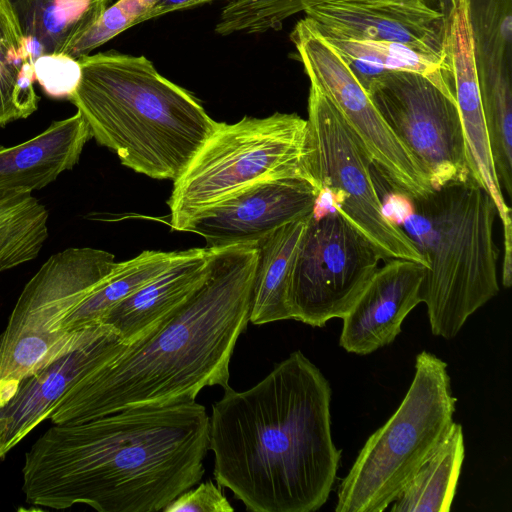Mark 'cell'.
Segmentation results:
<instances>
[{"mask_svg": "<svg viewBox=\"0 0 512 512\" xmlns=\"http://www.w3.org/2000/svg\"><path fill=\"white\" fill-rule=\"evenodd\" d=\"M210 417L195 400L49 428L25 455L27 503L156 512L205 474Z\"/></svg>", "mask_w": 512, "mask_h": 512, "instance_id": "cell-1", "label": "cell"}, {"mask_svg": "<svg viewBox=\"0 0 512 512\" xmlns=\"http://www.w3.org/2000/svg\"><path fill=\"white\" fill-rule=\"evenodd\" d=\"M257 260V243L211 248L201 283L70 388L51 411L52 423L188 402L205 387L228 388L231 357L249 322Z\"/></svg>", "mask_w": 512, "mask_h": 512, "instance_id": "cell-2", "label": "cell"}, {"mask_svg": "<svg viewBox=\"0 0 512 512\" xmlns=\"http://www.w3.org/2000/svg\"><path fill=\"white\" fill-rule=\"evenodd\" d=\"M331 386L300 350L253 387L213 404L214 477L253 512H313L329 499L341 450L331 434Z\"/></svg>", "mask_w": 512, "mask_h": 512, "instance_id": "cell-3", "label": "cell"}, {"mask_svg": "<svg viewBox=\"0 0 512 512\" xmlns=\"http://www.w3.org/2000/svg\"><path fill=\"white\" fill-rule=\"evenodd\" d=\"M79 62L81 79L68 100L91 137L137 173L177 179L218 122L143 55L110 50Z\"/></svg>", "mask_w": 512, "mask_h": 512, "instance_id": "cell-4", "label": "cell"}, {"mask_svg": "<svg viewBox=\"0 0 512 512\" xmlns=\"http://www.w3.org/2000/svg\"><path fill=\"white\" fill-rule=\"evenodd\" d=\"M373 174L385 215L427 262L420 295L431 331L452 339L500 290L496 204L473 175L415 197L391 186L377 171Z\"/></svg>", "mask_w": 512, "mask_h": 512, "instance_id": "cell-5", "label": "cell"}, {"mask_svg": "<svg viewBox=\"0 0 512 512\" xmlns=\"http://www.w3.org/2000/svg\"><path fill=\"white\" fill-rule=\"evenodd\" d=\"M311 158L308 122L296 113L218 122L173 181L167 201L170 226L183 231L198 213L265 180L304 178L317 187Z\"/></svg>", "mask_w": 512, "mask_h": 512, "instance_id": "cell-6", "label": "cell"}, {"mask_svg": "<svg viewBox=\"0 0 512 512\" xmlns=\"http://www.w3.org/2000/svg\"><path fill=\"white\" fill-rule=\"evenodd\" d=\"M457 399L447 363L421 351L401 404L365 442L338 486L336 512H382L447 435Z\"/></svg>", "mask_w": 512, "mask_h": 512, "instance_id": "cell-7", "label": "cell"}, {"mask_svg": "<svg viewBox=\"0 0 512 512\" xmlns=\"http://www.w3.org/2000/svg\"><path fill=\"white\" fill-rule=\"evenodd\" d=\"M115 256L90 247L51 255L24 286L0 334V369L22 381L102 333L68 341L60 329L71 311L116 265Z\"/></svg>", "mask_w": 512, "mask_h": 512, "instance_id": "cell-8", "label": "cell"}, {"mask_svg": "<svg viewBox=\"0 0 512 512\" xmlns=\"http://www.w3.org/2000/svg\"><path fill=\"white\" fill-rule=\"evenodd\" d=\"M307 111L317 204L340 214L382 259H408L427 268L410 238L385 215L368 154L334 103L312 83Z\"/></svg>", "mask_w": 512, "mask_h": 512, "instance_id": "cell-9", "label": "cell"}, {"mask_svg": "<svg viewBox=\"0 0 512 512\" xmlns=\"http://www.w3.org/2000/svg\"><path fill=\"white\" fill-rule=\"evenodd\" d=\"M381 255L340 214L315 207L291 275V319L324 327L343 318L378 269Z\"/></svg>", "mask_w": 512, "mask_h": 512, "instance_id": "cell-10", "label": "cell"}, {"mask_svg": "<svg viewBox=\"0 0 512 512\" xmlns=\"http://www.w3.org/2000/svg\"><path fill=\"white\" fill-rule=\"evenodd\" d=\"M366 91L422 165L433 189L473 175L455 98L425 76L406 71L385 73L373 79Z\"/></svg>", "mask_w": 512, "mask_h": 512, "instance_id": "cell-11", "label": "cell"}, {"mask_svg": "<svg viewBox=\"0 0 512 512\" xmlns=\"http://www.w3.org/2000/svg\"><path fill=\"white\" fill-rule=\"evenodd\" d=\"M290 40L310 83L334 103L376 171L408 195L417 197L431 192L433 188L422 165L390 129L345 60L314 24L306 17L299 20Z\"/></svg>", "mask_w": 512, "mask_h": 512, "instance_id": "cell-12", "label": "cell"}, {"mask_svg": "<svg viewBox=\"0 0 512 512\" xmlns=\"http://www.w3.org/2000/svg\"><path fill=\"white\" fill-rule=\"evenodd\" d=\"M319 189L304 178L256 183L195 215L183 228L208 248L256 244L291 221L313 213Z\"/></svg>", "mask_w": 512, "mask_h": 512, "instance_id": "cell-13", "label": "cell"}, {"mask_svg": "<svg viewBox=\"0 0 512 512\" xmlns=\"http://www.w3.org/2000/svg\"><path fill=\"white\" fill-rule=\"evenodd\" d=\"M304 12L324 37L395 42L445 53V14L426 0H327Z\"/></svg>", "mask_w": 512, "mask_h": 512, "instance_id": "cell-14", "label": "cell"}, {"mask_svg": "<svg viewBox=\"0 0 512 512\" xmlns=\"http://www.w3.org/2000/svg\"><path fill=\"white\" fill-rule=\"evenodd\" d=\"M444 46L452 69L453 88L473 176L494 200L504 231V247L512 246L511 208L497 179L483 114L474 57L470 0H449Z\"/></svg>", "mask_w": 512, "mask_h": 512, "instance_id": "cell-15", "label": "cell"}, {"mask_svg": "<svg viewBox=\"0 0 512 512\" xmlns=\"http://www.w3.org/2000/svg\"><path fill=\"white\" fill-rule=\"evenodd\" d=\"M125 345L109 326L79 348L24 379L0 407V461L49 415L63 395Z\"/></svg>", "mask_w": 512, "mask_h": 512, "instance_id": "cell-16", "label": "cell"}, {"mask_svg": "<svg viewBox=\"0 0 512 512\" xmlns=\"http://www.w3.org/2000/svg\"><path fill=\"white\" fill-rule=\"evenodd\" d=\"M426 267L413 260L388 259L378 268L342 318L339 345L367 355L391 344L406 316L421 303Z\"/></svg>", "mask_w": 512, "mask_h": 512, "instance_id": "cell-17", "label": "cell"}, {"mask_svg": "<svg viewBox=\"0 0 512 512\" xmlns=\"http://www.w3.org/2000/svg\"><path fill=\"white\" fill-rule=\"evenodd\" d=\"M90 130L80 112L52 122L20 144L0 146V194L39 190L79 161Z\"/></svg>", "mask_w": 512, "mask_h": 512, "instance_id": "cell-18", "label": "cell"}, {"mask_svg": "<svg viewBox=\"0 0 512 512\" xmlns=\"http://www.w3.org/2000/svg\"><path fill=\"white\" fill-rule=\"evenodd\" d=\"M211 248L184 250L158 276L109 309L101 322L130 344L182 302L203 280Z\"/></svg>", "mask_w": 512, "mask_h": 512, "instance_id": "cell-19", "label": "cell"}, {"mask_svg": "<svg viewBox=\"0 0 512 512\" xmlns=\"http://www.w3.org/2000/svg\"><path fill=\"white\" fill-rule=\"evenodd\" d=\"M310 216L286 223L257 242L258 260L249 314L252 324L291 319L288 303L291 275Z\"/></svg>", "mask_w": 512, "mask_h": 512, "instance_id": "cell-20", "label": "cell"}, {"mask_svg": "<svg viewBox=\"0 0 512 512\" xmlns=\"http://www.w3.org/2000/svg\"><path fill=\"white\" fill-rule=\"evenodd\" d=\"M324 38L339 52L365 90L373 79L385 73L406 71L425 76L455 98L446 51L437 54L395 42Z\"/></svg>", "mask_w": 512, "mask_h": 512, "instance_id": "cell-21", "label": "cell"}, {"mask_svg": "<svg viewBox=\"0 0 512 512\" xmlns=\"http://www.w3.org/2000/svg\"><path fill=\"white\" fill-rule=\"evenodd\" d=\"M183 251L146 250L130 260L117 262L67 316L60 335L73 340L87 328L102 323V317L109 309L162 273Z\"/></svg>", "mask_w": 512, "mask_h": 512, "instance_id": "cell-22", "label": "cell"}, {"mask_svg": "<svg viewBox=\"0 0 512 512\" xmlns=\"http://www.w3.org/2000/svg\"><path fill=\"white\" fill-rule=\"evenodd\" d=\"M36 57L62 53L101 16L111 0H11Z\"/></svg>", "mask_w": 512, "mask_h": 512, "instance_id": "cell-23", "label": "cell"}, {"mask_svg": "<svg viewBox=\"0 0 512 512\" xmlns=\"http://www.w3.org/2000/svg\"><path fill=\"white\" fill-rule=\"evenodd\" d=\"M465 458L462 426L447 435L393 502L391 512H447L451 508Z\"/></svg>", "mask_w": 512, "mask_h": 512, "instance_id": "cell-24", "label": "cell"}, {"mask_svg": "<svg viewBox=\"0 0 512 512\" xmlns=\"http://www.w3.org/2000/svg\"><path fill=\"white\" fill-rule=\"evenodd\" d=\"M512 0H470L479 86L512 82Z\"/></svg>", "mask_w": 512, "mask_h": 512, "instance_id": "cell-25", "label": "cell"}, {"mask_svg": "<svg viewBox=\"0 0 512 512\" xmlns=\"http://www.w3.org/2000/svg\"><path fill=\"white\" fill-rule=\"evenodd\" d=\"M33 62L27 43L17 48L0 30V128L37 110Z\"/></svg>", "mask_w": 512, "mask_h": 512, "instance_id": "cell-26", "label": "cell"}, {"mask_svg": "<svg viewBox=\"0 0 512 512\" xmlns=\"http://www.w3.org/2000/svg\"><path fill=\"white\" fill-rule=\"evenodd\" d=\"M215 26L220 35L279 30L296 13L327 0H227Z\"/></svg>", "mask_w": 512, "mask_h": 512, "instance_id": "cell-27", "label": "cell"}, {"mask_svg": "<svg viewBox=\"0 0 512 512\" xmlns=\"http://www.w3.org/2000/svg\"><path fill=\"white\" fill-rule=\"evenodd\" d=\"M156 0H118L62 53L79 59L128 28L144 22Z\"/></svg>", "mask_w": 512, "mask_h": 512, "instance_id": "cell-28", "label": "cell"}, {"mask_svg": "<svg viewBox=\"0 0 512 512\" xmlns=\"http://www.w3.org/2000/svg\"><path fill=\"white\" fill-rule=\"evenodd\" d=\"M35 80L51 98L69 99L81 79L79 59L64 53H45L33 62Z\"/></svg>", "mask_w": 512, "mask_h": 512, "instance_id": "cell-29", "label": "cell"}, {"mask_svg": "<svg viewBox=\"0 0 512 512\" xmlns=\"http://www.w3.org/2000/svg\"><path fill=\"white\" fill-rule=\"evenodd\" d=\"M165 512H233L234 508L220 486L206 481L184 491L164 509Z\"/></svg>", "mask_w": 512, "mask_h": 512, "instance_id": "cell-30", "label": "cell"}, {"mask_svg": "<svg viewBox=\"0 0 512 512\" xmlns=\"http://www.w3.org/2000/svg\"><path fill=\"white\" fill-rule=\"evenodd\" d=\"M0 30L15 47H25V37L11 0H0Z\"/></svg>", "mask_w": 512, "mask_h": 512, "instance_id": "cell-31", "label": "cell"}, {"mask_svg": "<svg viewBox=\"0 0 512 512\" xmlns=\"http://www.w3.org/2000/svg\"><path fill=\"white\" fill-rule=\"evenodd\" d=\"M215 0H156L144 21L160 17L170 12L191 8Z\"/></svg>", "mask_w": 512, "mask_h": 512, "instance_id": "cell-32", "label": "cell"}]
</instances>
